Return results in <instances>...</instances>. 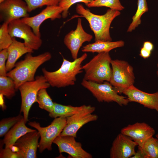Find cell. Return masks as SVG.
Here are the masks:
<instances>
[{"mask_svg":"<svg viewBox=\"0 0 158 158\" xmlns=\"http://www.w3.org/2000/svg\"><path fill=\"white\" fill-rule=\"evenodd\" d=\"M87 56V54L84 53L73 61L63 58L61 66L57 70L50 72L43 68V75L52 87L60 88L73 85L76 81L77 75L83 71L82 64Z\"/></svg>","mask_w":158,"mask_h":158,"instance_id":"1","label":"cell"},{"mask_svg":"<svg viewBox=\"0 0 158 158\" xmlns=\"http://www.w3.org/2000/svg\"><path fill=\"white\" fill-rule=\"evenodd\" d=\"M32 53H27L24 59L16 63L14 68L7 73L6 76L13 80L16 90L23 83L34 80L35 74L38 68L51 58V54L49 52L34 56Z\"/></svg>","mask_w":158,"mask_h":158,"instance_id":"2","label":"cell"},{"mask_svg":"<svg viewBox=\"0 0 158 158\" xmlns=\"http://www.w3.org/2000/svg\"><path fill=\"white\" fill-rule=\"evenodd\" d=\"M77 13L88 21L94 33L95 41H112L110 33V25L114 19L119 16V11L109 9L102 15L94 14L85 8L82 4H78L76 7Z\"/></svg>","mask_w":158,"mask_h":158,"instance_id":"3","label":"cell"},{"mask_svg":"<svg viewBox=\"0 0 158 158\" xmlns=\"http://www.w3.org/2000/svg\"><path fill=\"white\" fill-rule=\"evenodd\" d=\"M109 52L98 53L82 66L85 71L84 79L98 83L109 82L112 75L111 59Z\"/></svg>","mask_w":158,"mask_h":158,"instance_id":"4","label":"cell"},{"mask_svg":"<svg viewBox=\"0 0 158 158\" xmlns=\"http://www.w3.org/2000/svg\"><path fill=\"white\" fill-rule=\"evenodd\" d=\"M50 86L44 76L40 75L36 77L33 81L23 83L18 88L21 98L20 112L23 113L25 123L28 121L29 113L31 106L37 102L38 92L42 89H47Z\"/></svg>","mask_w":158,"mask_h":158,"instance_id":"5","label":"cell"},{"mask_svg":"<svg viewBox=\"0 0 158 158\" xmlns=\"http://www.w3.org/2000/svg\"><path fill=\"white\" fill-rule=\"evenodd\" d=\"M112 70L109 83L119 94L133 85L135 77L133 67L127 61L118 59L112 60Z\"/></svg>","mask_w":158,"mask_h":158,"instance_id":"6","label":"cell"},{"mask_svg":"<svg viewBox=\"0 0 158 158\" xmlns=\"http://www.w3.org/2000/svg\"><path fill=\"white\" fill-rule=\"evenodd\" d=\"M81 85L88 90L99 102H115L119 105H127L129 101L127 97L119 95L108 81L98 83L83 79Z\"/></svg>","mask_w":158,"mask_h":158,"instance_id":"7","label":"cell"},{"mask_svg":"<svg viewBox=\"0 0 158 158\" xmlns=\"http://www.w3.org/2000/svg\"><path fill=\"white\" fill-rule=\"evenodd\" d=\"M66 118H55L49 126L45 127L41 126L39 123L35 121H30L28 124L36 129L39 133L40 139L38 148L40 153L45 150H52V144L54 140L61 133L66 124Z\"/></svg>","mask_w":158,"mask_h":158,"instance_id":"8","label":"cell"},{"mask_svg":"<svg viewBox=\"0 0 158 158\" xmlns=\"http://www.w3.org/2000/svg\"><path fill=\"white\" fill-rule=\"evenodd\" d=\"M9 33L12 37L22 39L25 46L33 50H38L42 44L41 37L37 36L31 27L21 19L13 20L8 25Z\"/></svg>","mask_w":158,"mask_h":158,"instance_id":"9","label":"cell"},{"mask_svg":"<svg viewBox=\"0 0 158 158\" xmlns=\"http://www.w3.org/2000/svg\"><path fill=\"white\" fill-rule=\"evenodd\" d=\"M95 107L86 105L82 110L66 118V124L59 135H70L76 138L78 130L86 123L97 120L98 116L92 113Z\"/></svg>","mask_w":158,"mask_h":158,"instance_id":"10","label":"cell"},{"mask_svg":"<svg viewBox=\"0 0 158 158\" xmlns=\"http://www.w3.org/2000/svg\"><path fill=\"white\" fill-rule=\"evenodd\" d=\"M28 7L24 0H5L0 3V20L8 24L16 19L29 17Z\"/></svg>","mask_w":158,"mask_h":158,"instance_id":"11","label":"cell"},{"mask_svg":"<svg viewBox=\"0 0 158 158\" xmlns=\"http://www.w3.org/2000/svg\"><path fill=\"white\" fill-rule=\"evenodd\" d=\"M40 137L39 133L36 130L28 133L18 139L10 148L18 152L21 158H37Z\"/></svg>","mask_w":158,"mask_h":158,"instance_id":"12","label":"cell"},{"mask_svg":"<svg viewBox=\"0 0 158 158\" xmlns=\"http://www.w3.org/2000/svg\"><path fill=\"white\" fill-rule=\"evenodd\" d=\"M92 36L86 32L84 30L80 18H78L76 29L72 30L65 36L64 44L70 51L73 60L78 58V52L83 44L90 42L92 39Z\"/></svg>","mask_w":158,"mask_h":158,"instance_id":"13","label":"cell"},{"mask_svg":"<svg viewBox=\"0 0 158 158\" xmlns=\"http://www.w3.org/2000/svg\"><path fill=\"white\" fill-rule=\"evenodd\" d=\"M63 11V9L59 5L47 6L39 14L32 17L23 18L21 19L31 27L37 36L41 37L40 28L42 23L49 19L54 20L60 18Z\"/></svg>","mask_w":158,"mask_h":158,"instance_id":"14","label":"cell"},{"mask_svg":"<svg viewBox=\"0 0 158 158\" xmlns=\"http://www.w3.org/2000/svg\"><path fill=\"white\" fill-rule=\"evenodd\" d=\"M75 138L70 135H59L53 143L57 146L60 153H67L73 158H92L90 154L83 149L81 144L77 142Z\"/></svg>","mask_w":158,"mask_h":158,"instance_id":"15","label":"cell"},{"mask_svg":"<svg viewBox=\"0 0 158 158\" xmlns=\"http://www.w3.org/2000/svg\"><path fill=\"white\" fill-rule=\"evenodd\" d=\"M137 144L129 137L121 133L113 141L110 151L111 158H130L135 154Z\"/></svg>","mask_w":158,"mask_h":158,"instance_id":"16","label":"cell"},{"mask_svg":"<svg viewBox=\"0 0 158 158\" xmlns=\"http://www.w3.org/2000/svg\"><path fill=\"white\" fill-rule=\"evenodd\" d=\"M121 133L130 138L138 146L142 147L145 141L155 134V131L145 122H137L122 128Z\"/></svg>","mask_w":158,"mask_h":158,"instance_id":"17","label":"cell"},{"mask_svg":"<svg viewBox=\"0 0 158 158\" xmlns=\"http://www.w3.org/2000/svg\"><path fill=\"white\" fill-rule=\"evenodd\" d=\"M123 93L127 96L129 102L138 103L144 107L156 110L158 113V91L148 93L133 85L124 91Z\"/></svg>","mask_w":158,"mask_h":158,"instance_id":"18","label":"cell"},{"mask_svg":"<svg viewBox=\"0 0 158 158\" xmlns=\"http://www.w3.org/2000/svg\"><path fill=\"white\" fill-rule=\"evenodd\" d=\"M33 50L26 47L24 42L13 37L12 42L7 48L8 57L6 66L7 73L14 67L16 61L21 56L26 53H32Z\"/></svg>","mask_w":158,"mask_h":158,"instance_id":"19","label":"cell"},{"mask_svg":"<svg viewBox=\"0 0 158 158\" xmlns=\"http://www.w3.org/2000/svg\"><path fill=\"white\" fill-rule=\"evenodd\" d=\"M24 118L12 127L4 135L1 142L6 148L11 147L20 138L28 133L36 130L25 125Z\"/></svg>","mask_w":158,"mask_h":158,"instance_id":"20","label":"cell"},{"mask_svg":"<svg viewBox=\"0 0 158 158\" xmlns=\"http://www.w3.org/2000/svg\"><path fill=\"white\" fill-rule=\"evenodd\" d=\"M124 42L122 40L112 41H98L89 44L84 46L82 49L83 52H109L111 50L123 47Z\"/></svg>","mask_w":158,"mask_h":158,"instance_id":"21","label":"cell"},{"mask_svg":"<svg viewBox=\"0 0 158 158\" xmlns=\"http://www.w3.org/2000/svg\"><path fill=\"white\" fill-rule=\"evenodd\" d=\"M86 105L74 107L70 105H65L54 102L53 111L49 113V116L53 118H67L78 113L82 110Z\"/></svg>","mask_w":158,"mask_h":158,"instance_id":"22","label":"cell"},{"mask_svg":"<svg viewBox=\"0 0 158 158\" xmlns=\"http://www.w3.org/2000/svg\"><path fill=\"white\" fill-rule=\"evenodd\" d=\"M148 10L146 0H138L137 10L132 18V21L128 27L127 32H131L141 24L142 15Z\"/></svg>","mask_w":158,"mask_h":158,"instance_id":"23","label":"cell"},{"mask_svg":"<svg viewBox=\"0 0 158 158\" xmlns=\"http://www.w3.org/2000/svg\"><path fill=\"white\" fill-rule=\"evenodd\" d=\"M16 90L13 80L7 76H0V94L11 99L15 95Z\"/></svg>","mask_w":158,"mask_h":158,"instance_id":"24","label":"cell"},{"mask_svg":"<svg viewBox=\"0 0 158 158\" xmlns=\"http://www.w3.org/2000/svg\"><path fill=\"white\" fill-rule=\"evenodd\" d=\"M46 89L44 88L39 91L37 97V102L40 108L47 111L49 113L53 111L54 102L48 94Z\"/></svg>","mask_w":158,"mask_h":158,"instance_id":"25","label":"cell"},{"mask_svg":"<svg viewBox=\"0 0 158 158\" xmlns=\"http://www.w3.org/2000/svg\"><path fill=\"white\" fill-rule=\"evenodd\" d=\"M87 6L89 8L106 7L119 11L124 8L119 0H93Z\"/></svg>","mask_w":158,"mask_h":158,"instance_id":"26","label":"cell"},{"mask_svg":"<svg viewBox=\"0 0 158 158\" xmlns=\"http://www.w3.org/2000/svg\"><path fill=\"white\" fill-rule=\"evenodd\" d=\"M24 118L20 114L13 117L4 118L0 121V137H2L15 124Z\"/></svg>","mask_w":158,"mask_h":158,"instance_id":"27","label":"cell"},{"mask_svg":"<svg viewBox=\"0 0 158 158\" xmlns=\"http://www.w3.org/2000/svg\"><path fill=\"white\" fill-rule=\"evenodd\" d=\"M142 148L148 158H158V140L152 136L144 143Z\"/></svg>","mask_w":158,"mask_h":158,"instance_id":"28","label":"cell"},{"mask_svg":"<svg viewBox=\"0 0 158 158\" xmlns=\"http://www.w3.org/2000/svg\"><path fill=\"white\" fill-rule=\"evenodd\" d=\"M8 24L3 23L0 27V51L7 49L13 41V37L10 35L8 29Z\"/></svg>","mask_w":158,"mask_h":158,"instance_id":"29","label":"cell"},{"mask_svg":"<svg viewBox=\"0 0 158 158\" xmlns=\"http://www.w3.org/2000/svg\"><path fill=\"white\" fill-rule=\"evenodd\" d=\"M26 3L29 12L46 6L58 5L61 0H24Z\"/></svg>","mask_w":158,"mask_h":158,"instance_id":"30","label":"cell"},{"mask_svg":"<svg viewBox=\"0 0 158 158\" xmlns=\"http://www.w3.org/2000/svg\"><path fill=\"white\" fill-rule=\"evenodd\" d=\"M93 0H61L59 5L63 10L61 14L62 17L66 18L68 16V10L70 7L73 4L78 2H82L84 3L86 6Z\"/></svg>","mask_w":158,"mask_h":158,"instance_id":"31","label":"cell"},{"mask_svg":"<svg viewBox=\"0 0 158 158\" xmlns=\"http://www.w3.org/2000/svg\"><path fill=\"white\" fill-rule=\"evenodd\" d=\"M7 49H3L0 52V76H6V61L7 59Z\"/></svg>","mask_w":158,"mask_h":158,"instance_id":"32","label":"cell"},{"mask_svg":"<svg viewBox=\"0 0 158 158\" xmlns=\"http://www.w3.org/2000/svg\"><path fill=\"white\" fill-rule=\"evenodd\" d=\"M0 158H21V157L18 152L13 151L10 148L5 147L0 149Z\"/></svg>","mask_w":158,"mask_h":158,"instance_id":"33","label":"cell"},{"mask_svg":"<svg viewBox=\"0 0 158 158\" xmlns=\"http://www.w3.org/2000/svg\"><path fill=\"white\" fill-rule=\"evenodd\" d=\"M130 158H148V157L142 147L138 146V150Z\"/></svg>","mask_w":158,"mask_h":158,"instance_id":"34","label":"cell"},{"mask_svg":"<svg viewBox=\"0 0 158 158\" xmlns=\"http://www.w3.org/2000/svg\"><path fill=\"white\" fill-rule=\"evenodd\" d=\"M151 53V51L146 50L142 47L140 49L139 55L144 59H146L150 56Z\"/></svg>","mask_w":158,"mask_h":158,"instance_id":"35","label":"cell"},{"mask_svg":"<svg viewBox=\"0 0 158 158\" xmlns=\"http://www.w3.org/2000/svg\"><path fill=\"white\" fill-rule=\"evenodd\" d=\"M142 47L146 50L152 52L154 49V45L150 42L146 41L144 42Z\"/></svg>","mask_w":158,"mask_h":158,"instance_id":"36","label":"cell"},{"mask_svg":"<svg viewBox=\"0 0 158 158\" xmlns=\"http://www.w3.org/2000/svg\"><path fill=\"white\" fill-rule=\"evenodd\" d=\"M4 95L0 94V106L2 109L4 110L6 109V106L4 104Z\"/></svg>","mask_w":158,"mask_h":158,"instance_id":"37","label":"cell"},{"mask_svg":"<svg viewBox=\"0 0 158 158\" xmlns=\"http://www.w3.org/2000/svg\"><path fill=\"white\" fill-rule=\"evenodd\" d=\"M157 68H158V70L157 72V77H158V63H157Z\"/></svg>","mask_w":158,"mask_h":158,"instance_id":"38","label":"cell"},{"mask_svg":"<svg viewBox=\"0 0 158 158\" xmlns=\"http://www.w3.org/2000/svg\"><path fill=\"white\" fill-rule=\"evenodd\" d=\"M155 137H156V138H157V139L158 140V133H157Z\"/></svg>","mask_w":158,"mask_h":158,"instance_id":"39","label":"cell"},{"mask_svg":"<svg viewBox=\"0 0 158 158\" xmlns=\"http://www.w3.org/2000/svg\"><path fill=\"white\" fill-rule=\"evenodd\" d=\"M5 0H0V3L2 2L3 1Z\"/></svg>","mask_w":158,"mask_h":158,"instance_id":"40","label":"cell"}]
</instances>
